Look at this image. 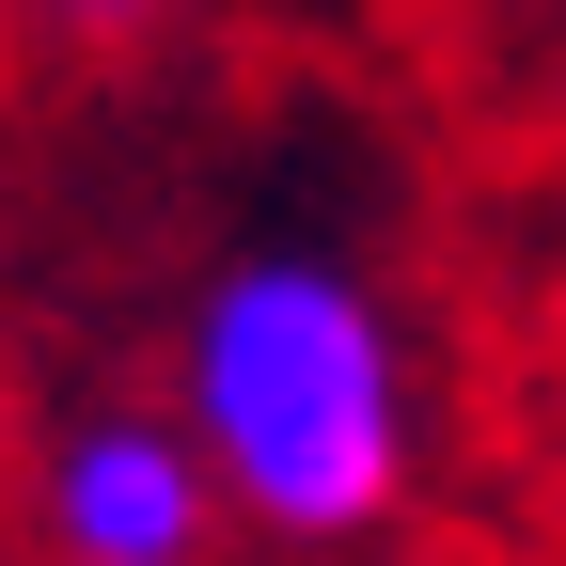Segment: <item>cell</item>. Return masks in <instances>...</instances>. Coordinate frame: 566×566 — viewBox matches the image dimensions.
I'll return each mask as SVG.
<instances>
[{"label": "cell", "mask_w": 566, "mask_h": 566, "mask_svg": "<svg viewBox=\"0 0 566 566\" xmlns=\"http://www.w3.org/2000/svg\"><path fill=\"white\" fill-rule=\"evenodd\" d=\"M174 424L268 551H378L424 488V346L363 252H221L174 331Z\"/></svg>", "instance_id": "1"}, {"label": "cell", "mask_w": 566, "mask_h": 566, "mask_svg": "<svg viewBox=\"0 0 566 566\" xmlns=\"http://www.w3.org/2000/svg\"><path fill=\"white\" fill-rule=\"evenodd\" d=\"M32 551L48 566H221L237 520L174 409H80L32 457Z\"/></svg>", "instance_id": "2"}, {"label": "cell", "mask_w": 566, "mask_h": 566, "mask_svg": "<svg viewBox=\"0 0 566 566\" xmlns=\"http://www.w3.org/2000/svg\"><path fill=\"white\" fill-rule=\"evenodd\" d=\"M32 32H63V48H126V32H158L174 0H17Z\"/></svg>", "instance_id": "3"}]
</instances>
